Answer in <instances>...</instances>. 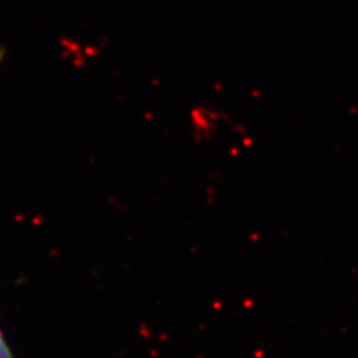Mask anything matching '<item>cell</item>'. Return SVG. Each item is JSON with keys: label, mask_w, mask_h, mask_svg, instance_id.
I'll use <instances>...</instances> for the list:
<instances>
[{"label": "cell", "mask_w": 358, "mask_h": 358, "mask_svg": "<svg viewBox=\"0 0 358 358\" xmlns=\"http://www.w3.org/2000/svg\"><path fill=\"white\" fill-rule=\"evenodd\" d=\"M0 358H15L2 331H0Z\"/></svg>", "instance_id": "1"}, {"label": "cell", "mask_w": 358, "mask_h": 358, "mask_svg": "<svg viewBox=\"0 0 358 358\" xmlns=\"http://www.w3.org/2000/svg\"><path fill=\"white\" fill-rule=\"evenodd\" d=\"M2 57H3V52H2V51H0V60H2Z\"/></svg>", "instance_id": "2"}]
</instances>
